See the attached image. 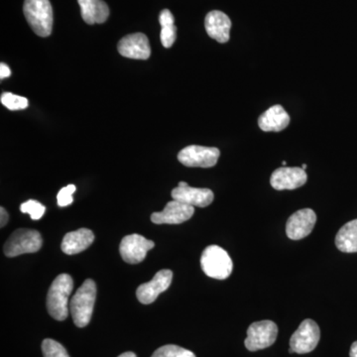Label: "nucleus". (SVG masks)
<instances>
[{"instance_id": "obj_18", "label": "nucleus", "mask_w": 357, "mask_h": 357, "mask_svg": "<svg viewBox=\"0 0 357 357\" xmlns=\"http://www.w3.org/2000/svg\"><path fill=\"white\" fill-rule=\"evenodd\" d=\"M95 241V236L93 231L88 229H81L75 231L68 232L62 241L63 252L68 255H77L83 252L86 248L91 245Z\"/></svg>"}, {"instance_id": "obj_17", "label": "nucleus", "mask_w": 357, "mask_h": 357, "mask_svg": "<svg viewBox=\"0 0 357 357\" xmlns=\"http://www.w3.org/2000/svg\"><path fill=\"white\" fill-rule=\"evenodd\" d=\"M290 115L280 105H273L268 109L258 119V126L265 132H280L287 128L290 123Z\"/></svg>"}, {"instance_id": "obj_5", "label": "nucleus", "mask_w": 357, "mask_h": 357, "mask_svg": "<svg viewBox=\"0 0 357 357\" xmlns=\"http://www.w3.org/2000/svg\"><path fill=\"white\" fill-rule=\"evenodd\" d=\"M43 244L41 234L34 229L15 230L4 244V255L7 257H16L26 253H35Z\"/></svg>"}, {"instance_id": "obj_1", "label": "nucleus", "mask_w": 357, "mask_h": 357, "mask_svg": "<svg viewBox=\"0 0 357 357\" xmlns=\"http://www.w3.org/2000/svg\"><path fill=\"white\" fill-rule=\"evenodd\" d=\"M74 289V281L68 274L59 275L52 283L47 295V310L52 318L65 321L70 310L69 298Z\"/></svg>"}, {"instance_id": "obj_22", "label": "nucleus", "mask_w": 357, "mask_h": 357, "mask_svg": "<svg viewBox=\"0 0 357 357\" xmlns=\"http://www.w3.org/2000/svg\"><path fill=\"white\" fill-rule=\"evenodd\" d=\"M151 357H196V356L194 352L178 345L168 344L160 347Z\"/></svg>"}, {"instance_id": "obj_3", "label": "nucleus", "mask_w": 357, "mask_h": 357, "mask_svg": "<svg viewBox=\"0 0 357 357\" xmlns=\"http://www.w3.org/2000/svg\"><path fill=\"white\" fill-rule=\"evenodd\" d=\"M23 13L35 34L40 37L50 36L53 28V8L49 0H25Z\"/></svg>"}, {"instance_id": "obj_15", "label": "nucleus", "mask_w": 357, "mask_h": 357, "mask_svg": "<svg viewBox=\"0 0 357 357\" xmlns=\"http://www.w3.org/2000/svg\"><path fill=\"white\" fill-rule=\"evenodd\" d=\"M194 213V206L173 199L163 211L152 213L151 220L156 225H180L189 220Z\"/></svg>"}, {"instance_id": "obj_25", "label": "nucleus", "mask_w": 357, "mask_h": 357, "mask_svg": "<svg viewBox=\"0 0 357 357\" xmlns=\"http://www.w3.org/2000/svg\"><path fill=\"white\" fill-rule=\"evenodd\" d=\"M20 211L23 213H28L33 220H38L43 217L46 208L43 204H40L39 202L34 201V199H29L25 202L20 206Z\"/></svg>"}, {"instance_id": "obj_19", "label": "nucleus", "mask_w": 357, "mask_h": 357, "mask_svg": "<svg viewBox=\"0 0 357 357\" xmlns=\"http://www.w3.org/2000/svg\"><path fill=\"white\" fill-rule=\"evenodd\" d=\"M77 2L81 7L82 17L88 24H102L109 18V6L102 0H77Z\"/></svg>"}, {"instance_id": "obj_9", "label": "nucleus", "mask_w": 357, "mask_h": 357, "mask_svg": "<svg viewBox=\"0 0 357 357\" xmlns=\"http://www.w3.org/2000/svg\"><path fill=\"white\" fill-rule=\"evenodd\" d=\"M154 246L153 241L139 234H131L122 238L119 252L124 261L129 264H138L145 259L148 251Z\"/></svg>"}, {"instance_id": "obj_31", "label": "nucleus", "mask_w": 357, "mask_h": 357, "mask_svg": "<svg viewBox=\"0 0 357 357\" xmlns=\"http://www.w3.org/2000/svg\"><path fill=\"white\" fill-rule=\"evenodd\" d=\"M307 167V166L306 165V164H304V165H303V166H302V169H303V170H306Z\"/></svg>"}, {"instance_id": "obj_2", "label": "nucleus", "mask_w": 357, "mask_h": 357, "mask_svg": "<svg viewBox=\"0 0 357 357\" xmlns=\"http://www.w3.org/2000/svg\"><path fill=\"white\" fill-rule=\"evenodd\" d=\"M96 298L95 281L86 279L70 301V311L75 325L84 328L93 316Z\"/></svg>"}, {"instance_id": "obj_26", "label": "nucleus", "mask_w": 357, "mask_h": 357, "mask_svg": "<svg viewBox=\"0 0 357 357\" xmlns=\"http://www.w3.org/2000/svg\"><path fill=\"white\" fill-rule=\"evenodd\" d=\"M77 191V187L75 185H68L67 187L63 188L59 192L57 196L58 204L60 206H68L73 204L74 199H73V194Z\"/></svg>"}, {"instance_id": "obj_27", "label": "nucleus", "mask_w": 357, "mask_h": 357, "mask_svg": "<svg viewBox=\"0 0 357 357\" xmlns=\"http://www.w3.org/2000/svg\"><path fill=\"white\" fill-rule=\"evenodd\" d=\"M11 70L9 69L8 66L4 64V63H1L0 64V77L1 79H6V77H10Z\"/></svg>"}, {"instance_id": "obj_30", "label": "nucleus", "mask_w": 357, "mask_h": 357, "mask_svg": "<svg viewBox=\"0 0 357 357\" xmlns=\"http://www.w3.org/2000/svg\"><path fill=\"white\" fill-rule=\"evenodd\" d=\"M119 357H137V356H136V354H133V352L128 351V352H124V354H122L121 356H119Z\"/></svg>"}, {"instance_id": "obj_4", "label": "nucleus", "mask_w": 357, "mask_h": 357, "mask_svg": "<svg viewBox=\"0 0 357 357\" xmlns=\"http://www.w3.org/2000/svg\"><path fill=\"white\" fill-rule=\"evenodd\" d=\"M201 265L204 274L218 280L229 278L234 268L229 253L218 245H210L204 249L201 257Z\"/></svg>"}, {"instance_id": "obj_23", "label": "nucleus", "mask_w": 357, "mask_h": 357, "mask_svg": "<svg viewBox=\"0 0 357 357\" xmlns=\"http://www.w3.org/2000/svg\"><path fill=\"white\" fill-rule=\"evenodd\" d=\"M0 100L9 110H22L27 109L29 105V102L24 96H16L11 93H2Z\"/></svg>"}, {"instance_id": "obj_11", "label": "nucleus", "mask_w": 357, "mask_h": 357, "mask_svg": "<svg viewBox=\"0 0 357 357\" xmlns=\"http://www.w3.org/2000/svg\"><path fill=\"white\" fill-rule=\"evenodd\" d=\"M317 222V215L312 208H303L289 218L286 234L292 241H300L311 234Z\"/></svg>"}, {"instance_id": "obj_12", "label": "nucleus", "mask_w": 357, "mask_h": 357, "mask_svg": "<svg viewBox=\"0 0 357 357\" xmlns=\"http://www.w3.org/2000/svg\"><path fill=\"white\" fill-rule=\"evenodd\" d=\"M306 171L299 167H281L275 170L270 178V184L277 191L295 190L306 184Z\"/></svg>"}, {"instance_id": "obj_13", "label": "nucleus", "mask_w": 357, "mask_h": 357, "mask_svg": "<svg viewBox=\"0 0 357 357\" xmlns=\"http://www.w3.org/2000/svg\"><path fill=\"white\" fill-rule=\"evenodd\" d=\"M173 199L192 206L206 208L213 202V192L210 189L192 188L185 182L178 183V187L173 189Z\"/></svg>"}, {"instance_id": "obj_29", "label": "nucleus", "mask_w": 357, "mask_h": 357, "mask_svg": "<svg viewBox=\"0 0 357 357\" xmlns=\"http://www.w3.org/2000/svg\"><path fill=\"white\" fill-rule=\"evenodd\" d=\"M349 357H357V342H354L349 351Z\"/></svg>"}, {"instance_id": "obj_6", "label": "nucleus", "mask_w": 357, "mask_h": 357, "mask_svg": "<svg viewBox=\"0 0 357 357\" xmlns=\"http://www.w3.org/2000/svg\"><path fill=\"white\" fill-rule=\"evenodd\" d=\"M321 338L318 324L312 319L302 321L290 340V354H309L316 349Z\"/></svg>"}, {"instance_id": "obj_21", "label": "nucleus", "mask_w": 357, "mask_h": 357, "mask_svg": "<svg viewBox=\"0 0 357 357\" xmlns=\"http://www.w3.org/2000/svg\"><path fill=\"white\" fill-rule=\"evenodd\" d=\"M159 22L161 25V43L165 48H171L177 39V27H176L175 20L172 13L168 9H164L161 11L159 16Z\"/></svg>"}, {"instance_id": "obj_7", "label": "nucleus", "mask_w": 357, "mask_h": 357, "mask_svg": "<svg viewBox=\"0 0 357 357\" xmlns=\"http://www.w3.org/2000/svg\"><path fill=\"white\" fill-rule=\"evenodd\" d=\"M278 326L272 321H256L248 330V337L244 340L246 349L257 351L267 349L276 342Z\"/></svg>"}, {"instance_id": "obj_8", "label": "nucleus", "mask_w": 357, "mask_h": 357, "mask_svg": "<svg viewBox=\"0 0 357 357\" xmlns=\"http://www.w3.org/2000/svg\"><path fill=\"white\" fill-rule=\"evenodd\" d=\"M220 156V152L218 148L191 145L181 150L178 160L187 167L211 168L215 166Z\"/></svg>"}, {"instance_id": "obj_24", "label": "nucleus", "mask_w": 357, "mask_h": 357, "mask_svg": "<svg viewBox=\"0 0 357 357\" xmlns=\"http://www.w3.org/2000/svg\"><path fill=\"white\" fill-rule=\"evenodd\" d=\"M42 352L44 357H70L62 344L50 338L42 342Z\"/></svg>"}, {"instance_id": "obj_28", "label": "nucleus", "mask_w": 357, "mask_h": 357, "mask_svg": "<svg viewBox=\"0 0 357 357\" xmlns=\"http://www.w3.org/2000/svg\"><path fill=\"white\" fill-rule=\"evenodd\" d=\"M0 213H1V215H0V218H1V220H0V222H1L0 223V227H4L7 225V222H8V213H7L6 208H4L3 206L0 208Z\"/></svg>"}, {"instance_id": "obj_14", "label": "nucleus", "mask_w": 357, "mask_h": 357, "mask_svg": "<svg viewBox=\"0 0 357 357\" xmlns=\"http://www.w3.org/2000/svg\"><path fill=\"white\" fill-rule=\"evenodd\" d=\"M117 50L123 57L135 60H147L151 55L149 40L143 33H134L123 37L117 45Z\"/></svg>"}, {"instance_id": "obj_10", "label": "nucleus", "mask_w": 357, "mask_h": 357, "mask_svg": "<svg viewBox=\"0 0 357 357\" xmlns=\"http://www.w3.org/2000/svg\"><path fill=\"white\" fill-rule=\"evenodd\" d=\"M172 280L173 273L171 270H160L151 281L141 284L136 291V297L142 304H152L160 294L165 292L170 287Z\"/></svg>"}, {"instance_id": "obj_32", "label": "nucleus", "mask_w": 357, "mask_h": 357, "mask_svg": "<svg viewBox=\"0 0 357 357\" xmlns=\"http://www.w3.org/2000/svg\"><path fill=\"white\" fill-rule=\"evenodd\" d=\"M282 165H284V166L287 165V162H286V161L282 162Z\"/></svg>"}, {"instance_id": "obj_20", "label": "nucleus", "mask_w": 357, "mask_h": 357, "mask_svg": "<svg viewBox=\"0 0 357 357\" xmlns=\"http://www.w3.org/2000/svg\"><path fill=\"white\" fill-rule=\"evenodd\" d=\"M335 245L344 253L357 252V220L345 223L335 236Z\"/></svg>"}, {"instance_id": "obj_16", "label": "nucleus", "mask_w": 357, "mask_h": 357, "mask_svg": "<svg viewBox=\"0 0 357 357\" xmlns=\"http://www.w3.org/2000/svg\"><path fill=\"white\" fill-rule=\"evenodd\" d=\"M204 27L208 36L218 43H227L229 41L231 21L229 16L222 11L213 10L208 13L204 20Z\"/></svg>"}]
</instances>
